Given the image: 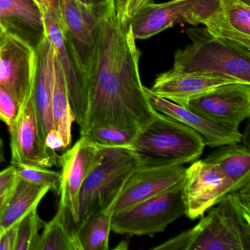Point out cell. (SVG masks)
I'll return each instance as SVG.
<instances>
[{
	"label": "cell",
	"instance_id": "13",
	"mask_svg": "<svg viewBox=\"0 0 250 250\" xmlns=\"http://www.w3.org/2000/svg\"><path fill=\"white\" fill-rule=\"evenodd\" d=\"M11 165L52 167L60 165V156L49 150L41 135L33 97L8 125Z\"/></svg>",
	"mask_w": 250,
	"mask_h": 250
},
{
	"label": "cell",
	"instance_id": "28",
	"mask_svg": "<svg viewBox=\"0 0 250 250\" xmlns=\"http://www.w3.org/2000/svg\"><path fill=\"white\" fill-rule=\"evenodd\" d=\"M37 209H33L17 225V241L14 250H34L40 234L39 231L46 223L41 219Z\"/></svg>",
	"mask_w": 250,
	"mask_h": 250
},
{
	"label": "cell",
	"instance_id": "7",
	"mask_svg": "<svg viewBox=\"0 0 250 250\" xmlns=\"http://www.w3.org/2000/svg\"><path fill=\"white\" fill-rule=\"evenodd\" d=\"M184 180L173 188L112 215L111 229L121 235L153 236L185 215Z\"/></svg>",
	"mask_w": 250,
	"mask_h": 250
},
{
	"label": "cell",
	"instance_id": "3",
	"mask_svg": "<svg viewBox=\"0 0 250 250\" xmlns=\"http://www.w3.org/2000/svg\"><path fill=\"white\" fill-rule=\"evenodd\" d=\"M205 146L203 137L195 130L158 112L137 132L132 149L140 167H162L194 162Z\"/></svg>",
	"mask_w": 250,
	"mask_h": 250
},
{
	"label": "cell",
	"instance_id": "14",
	"mask_svg": "<svg viewBox=\"0 0 250 250\" xmlns=\"http://www.w3.org/2000/svg\"><path fill=\"white\" fill-rule=\"evenodd\" d=\"M61 20L81 58L83 66L93 52L101 26L112 5V0L86 4L79 0H56Z\"/></svg>",
	"mask_w": 250,
	"mask_h": 250
},
{
	"label": "cell",
	"instance_id": "16",
	"mask_svg": "<svg viewBox=\"0 0 250 250\" xmlns=\"http://www.w3.org/2000/svg\"><path fill=\"white\" fill-rule=\"evenodd\" d=\"M242 83L210 73L187 72L172 69L158 75L151 90L159 97L185 107L188 102L219 86Z\"/></svg>",
	"mask_w": 250,
	"mask_h": 250
},
{
	"label": "cell",
	"instance_id": "26",
	"mask_svg": "<svg viewBox=\"0 0 250 250\" xmlns=\"http://www.w3.org/2000/svg\"><path fill=\"white\" fill-rule=\"evenodd\" d=\"M137 131L115 125L98 127L87 131L83 136L88 137L102 147H126L132 148Z\"/></svg>",
	"mask_w": 250,
	"mask_h": 250
},
{
	"label": "cell",
	"instance_id": "34",
	"mask_svg": "<svg viewBox=\"0 0 250 250\" xmlns=\"http://www.w3.org/2000/svg\"><path fill=\"white\" fill-rule=\"evenodd\" d=\"M17 181H18V180H17ZM14 187H15V185H14V187H11V188H10V189H8V191H5L3 194H2V195L0 196V213H1L2 209H3L4 207H5L7 202H8V199H9L10 196H11L13 190H14Z\"/></svg>",
	"mask_w": 250,
	"mask_h": 250
},
{
	"label": "cell",
	"instance_id": "19",
	"mask_svg": "<svg viewBox=\"0 0 250 250\" xmlns=\"http://www.w3.org/2000/svg\"><path fill=\"white\" fill-rule=\"evenodd\" d=\"M36 49L37 72L33 99L41 135L44 142L47 133L55 128L52 120V99L55 80V55L50 42L43 33Z\"/></svg>",
	"mask_w": 250,
	"mask_h": 250
},
{
	"label": "cell",
	"instance_id": "37",
	"mask_svg": "<svg viewBox=\"0 0 250 250\" xmlns=\"http://www.w3.org/2000/svg\"><path fill=\"white\" fill-rule=\"evenodd\" d=\"M7 30H8V27H7L6 26L4 25L2 23L0 22V36H1L2 33H5V31H7Z\"/></svg>",
	"mask_w": 250,
	"mask_h": 250
},
{
	"label": "cell",
	"instance_id": "15",
	"mask_svg": "<svg viewBox=\"0 0 250 250\" xmlns=\"http://www.w3.org/2000/svg\"><path fill=\"white\" fill-rule=\"evenodd\" d=\"M183 165L139 167L128 177L113 208V215L173 188L184 179Z\"/></svg>",
	"mask_w": 250,
	"mask_h": 250
},
{
	"label": "cell",
	"instance_id": "4",
	"mask_svg": "<svg viewBox=\"0 0 250 250\" xmlns=\"http://www.w3.org/2000/svg\"><path fill=\"white\" fill-rule=\"evenodd\" d=\"M191 43L175 52L174 69L210 73L250 84V50L210 35L206 27L186 30Z\"/></svg>",
	"mask_w": 250,
	"mask_h": 250
},
{
	"label": "cell",
	"instance_id": "2",
	"mask_svg": "<svg viewBox=\"0 0 250 250\" xmlns=\"http://www.w3.org/2000/svg\"><path fill=\"white\" fill-rule=\"evenodd\" d=\"M157 250H250V184L229 193L194 228Z\"/></svg>",
	"mask_w": 250,
	"mask_h": 250
},
{
	"label": "cell",
	"instance_id": "29",
	"mask_svg": "<svg viewBox=\"0 0 250 250\" xmlns=\"http://www.w3.org/2000/svg\"><path fill=\"white\" fill-rule=\"evenodd\" d=\"M20 108L11 93L0 86V121L9 125L20 113Z\"/></svg>",
	"mask_w": 250,
	"mask_h": 250
},
{
	"label": "cell",
	"instance_id": "38",
	"mask_svg": "<svg viewBox=\"0 0 250 250\" xmlns=\"http://www.w3.org/2000/svg\"><path fill=\"white\" fill-rule=\"evenodd\" d=\"M36 3H37L38 2H39V0H33Z\"/></svg>",
	"mask_w": 250,
	"mask_h": 250
},
{
	"label": "cell",
	"instance_id": "12",
	"mask_svg": "<svg viewBox=\"0 0 250 250\" xmlns=\"http://www.w3.org/2000/svg\"><path fill=\"white\" fill-rule=\"evenodd\" d=\"M185 108L213 124L238 128L250 117V84L219 86L190 101Z\"/></svg>",
	"mask_w": 250,
	"mask_h": 250
},
{
	"label": "cell",
	"instance_id": "20",
	"mask_svg": "<svg viewBox=\"0 0 250 250\" xmlns=\"http://www.w3.org/2000/svg\"><path fill=\"white\" fill-rule=\"evenodd\" d=\"M51 191L43 187L18 179L14 190L0 213V237L17 226L30 211L38 208L46 194Z\"/></svg>",
	"mask_w": 250,
	"mask_h": 250
},
{
	"label": "cell",
	"instance_id": "21",
	"mask_svg": "<svg viewBox=\"0 0 250 250\" xmlns=\"http://www.w3.org/2000/svg\"><path fill=\"white\" fill-rule=\"evenodd\" d=\"M204 160L216 165L237 189L250 184V149L246 145L232 143L221 146Z\"/></svg>",
	"mask_w": 250,
	"mask_h": 250
},
{
	"label": "cell",
	"instance_id": "31",
	"mask_svg": "<svg viewBox=\"0 0 250 250\" xmlns=\"http://www.w3.org/2000/svg\"><path fill=\"white\" fill-rule=\"evenodd\" d=\"M17 180L18 178L14 165H11L3 170L0 171V196L14 187Z\"/></svg>",
	"mask_w": 250,
	"mask_h": 250
},
{
	"label": "cell",
	"instance_id": "30",
	"mask_svg": "<svg viewBox=\"0 0 250 250\" xmlns=\"http://www.w3.org/2000/svg\"><path fill=\"white\" fill-rule=\"evenodd\" d=\"M114 8L118 17L123 21H129L142 8L153 0H112Z\"/></svg>",
	"mask_w": 250,
	"mask_h": 250
},
{
	"label": "cell",
	"instance_id": "27",
	"mask_svg": "<svg viewBox=\"0 0 250 250\" xmlns=\"http://www.w3.org/2000/svg\"><path fill=\"white\" fill-rule=\"evenodd\" d=\"M12 165L15 167L16 174L18 179L39 186L49 187L50 190L55 194H59L61 184V172L42 167Z\"/></svg>",
	"mask_w": 250,
	"mask_h": 250
},
{
	"label": "cell",
	"instance_id": "24",
	"mask_svg": "<svg viewBox=\"0 0 250 250\" xmlns=\"http://www.w3.org/2000/svg\"><path fill=\"white\" fill-rule=\"evenodd\" d=\"M68 217L65 208L59 203L56 214L45 223L42 233L39 234L34 250H80Z\"/></svg>",
	"mask_w": 250,
	"mask_h": 250
},
{
	"label": "cell",
	"instance_id": "5",
	"mask_svg": "<svg viewBox=\"0 0 250 250\" xmlns=\"http://www.w3.org/2000/svg\"><path fill=\"white\" fill-rule=\"evenodd\" d=\"M99 147L103 159L80 189L79 223L89 215L115 203L128 177L140 167L131 147Z\"/></svg>",
	"mask_w": 250,
	"mask_h": 250
},
{
	"label": "cell",
	"instance_id": "18",
	"mask_svg": "<svg viewBox=\"0 0 250 250\" xmlns=\"http://www.w3.org/2000/svg\"><path fill=\"white\" fill-rule=\"evenodd\" d=\"M250 0H221V8L205 23L214 37L250 50Z\"/></svg>",
	"mask_w": 250,
	"mask_h": 250
},
{
	"label": "cell",
	"instance_id": "8",
	"mask_svg": "<svg viewBox=\"0 0 250 250\" xmlns=\"http://www.w3.org/2000/svg\"><path fill=\"white\" fill-rule=\"evenodd\" d=\"M221 8V0H171L149 4L129 22L134 39H147L176 24L197 26L206 21Z\"/></svg>",
	"mask_w": 250,
	"mask_h": 250
},
{
	"label": "cell",
	"instance_id": "32",
	"mask_svg": "<svg viewBox=\"0 0 250 250\" xmlns=\"http://www.w3.org/2000/svg\"><path fill=\"white\" fill-rule=\"evenodd\" d=\"M44 143L46 147L52 151L65 150L63 139L55 128H52L47 133L44 138Z\"/></svg>",
	"mask_w": 250,
	"mask_h": 250
},
{
	"label": "cell",
	"instance_id": "6",
	"mask_svg": "<svg viewBox=\"0 0 250 250\" xmlns=\"http://www.w3.org/2000/svg\"><path fill=\"white\" fill-rule=\"evenodd\" d=\"M42 33L50 42L66 82L71 109L80 128L88 109V90L83 62L61 20L56 0H39Z\"/></svg>",
	"mask_w": 250,
	"mask_h": 250
},
{
	"label": "cell",
	"instance_id": "33",
	"mask_svg": "<svg viewBox=\"0 0 250 250\" xmlns=\"http://www.w3.org/2000/svg\"><path fill=\"white\" fill-rule=\"evenodd\" d=\"M17 233V225L0 237V250H14Z\"/></svg>",
	"mask_w": 250,
	"mask_h": 250
},
{
	"label": "cell",
	"instance_id": "11",
	"mask_svg": "<svg viewBox=\"0 0 250 250\" xmlns=\"http://www.w3.org/2000/svg\"><path fill=\"white\" fill-rule=\"evenodd\" d=\"M103 159L100 147L85 136L60 156L62 167L60 187V204L65 208L74 228L78 225L79 196L80 189L90 172Z\"/></svg>",
	"mask_w": 250,
	"mask_h": 250
},
{
	"label": "cell",
	"instance_id": "36",
	"mask_svg": "<svg viewBox=\"0 0 250 250\" xmlns=\"http://www.w3.org/2000/svg\"><path fill=\"white\" fill-rule=\"evenodd\" d=\"M79 1L86 4H99L109 2V0H79Z\"/></svg>",
	"mask_w": 250,
	"mask_h": 250
},
{
	"label": "cell",
	"instance_id": "23",
	"mask_svg": "<svg viewBox=\"0 0 250 250\" xmlns=\"http://www.w3.org/2000/svg\"><path fill=\"white\" fill-rule=\"evenodd\" d=\"M52 115L54 126L62 136L66 150L72 143V125L75 121V117L71 109L65 77L56 58H55Z\"/></svg>",
	"mask_w": 250,
	"mask_h": 250
},
{
	"label": "cell",
	"instance_id": "17",
	"mask_svg": "<svg viewBox=\"0 0 250 250\" xmlns=\"http://www.w3.org/2000/svg\"><path fill=\"white\" fill-rule=\"evenodd\" d=\"M147 100L157 112L168 115L195 130L203 137L206 146L221 147L232 143H241L242 134L237 128L213 124L187 108L159 97L144 86Z\"/></svg>",
	"mask_w": 250,
	"mask_h": 250
},
{
	"label": "cell",
	"instance_id": "35",
	"mask_svg": "<svg viewBox=\"0 0 250 250\" xmlns=\"http://www.w3.org/2000/svg\"><path fill=\"white\" fill-rule=\"evenodd\" d=\"M5 162V147H4V142L3 140L0 137V165Z\"/></svg>",
	"mask_w": 250,
	"mask_h": 250
},
{
	"label": "cell",
	"instance_id": "1",
	"mask_svg": "<svg viewBox=\"0 0 250 250\" xmlns=\"http://www.w3.org/2000/svg\"><path fill=\"white\" fill-rule=\"evenodd\" d=\"M129 21L117 15L113 2L84 64L88 109L81 136L98 127L115 125L138 132L157 114L140 80L137 48Z\"/></svg>",
	"mask_w": 250,
	"mask_h": 250
},
{
	"label": "cell",
	"instance_id": "25",
	"mask_svg": "<svg viewBox=\"0 0 250 250\" xmlns=\"http://www.w3.org/2000/svg\"><path fill=\"white\" fill-rule=\"evenodd\" d=\"M18 20L33 29H42L40 10L33 0H0V22Z\"/></svg>",
	"mask_w": 250,
	"mask_h": 250
},
{
	"label": "cell",
	"instance_id": "22",
	"mask_svg": "<svg viewBox=\"0 0 250 250\" xmlns=\"http://www.w3.org/2000/svg\"><path fill=\"white\" fill-rule=\"evenodd\" d=\"M115 203L89 215L74 229L80 250H108Z\"/></svg>",
	"mask_w": 250,
	"mask_h": 250
},
{
	"label": "cell",
	"instance_id": "9",
	"mask_svg": "<svg viewBox=\"0 0 250 250\" xmlns=\"http://www.w3.org/2000/svg\"><path fill=\"white\" fill-rule=\"evenodd\" d=\"M37 61L36 49L27 40L9 30L0 36V86L11 93L20 110L33 97Z\"/></svg>",
	"mask_w": 250,
	"mask_h": 250
},
{
	"label": "cell",
	"instance_id": "10",
	"mask_svg": "<svg viewBox=\"0 0 250 250\" xmlns=\"http://www.w3.org/2000/svg\"><path fill=\"white\" fill-rule=\"evenodd\" d=\"M236 190L232 181L216 165L204 159L196 161L186 168L183 182L185 215L192 220L197 219Z\"/></svg>",
	"mask_w": 250,
	"mask_h": 250
}]
</instances>
